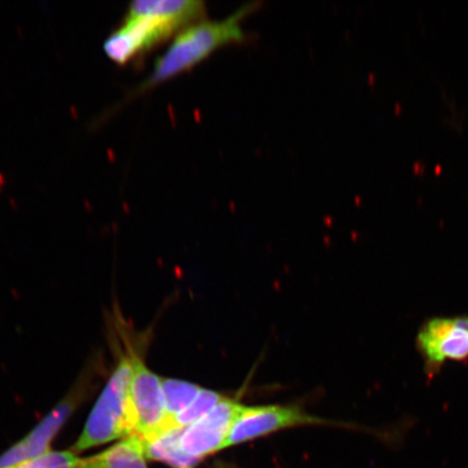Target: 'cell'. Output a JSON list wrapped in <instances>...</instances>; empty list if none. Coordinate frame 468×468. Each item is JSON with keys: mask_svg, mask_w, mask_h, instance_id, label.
Wrapping results in <instances>:
<instances>
[{"mask_svg": "<svg viewBox=\"0 0 468 468\" xmlns=\"http://www.w3.org/2000/svg\"><path fill=\"white\" fill-rule=\"evenodd\" d=\"M185 429H171L142 439L146 459L163 462L174 468H191L198 461L184 452L180 438Z\"/></svg>", "mask_w": 468, "mask_h": 468, "instance_id": "cell-9", "label": "cell"}, {"mask_svg": "<svg viewBox=\"0 0 468 468\" xmlns=\"http://www.w3.org/2000/svg\"><path fill=\"white\" fill-rule=\"evenodd\" d=\"M162 388L166 410V420L162 431H166L174 429V419L190 405L202 388L186 380L174 378H162Z\"/></svg>", "mask_w": 468, "mask_h": 468, "instance_id": "cell-10", "label": "cell"}, {"mask_svg": "<svg viewBox=\"0 0 468 468\" xmlns=\"http://www.w3.org/2000/svg\"><path fill=\"white\" fill-rule=\"evenodd\" d=\"M260 5L261 3H248L225 19H203L184 28L157 58L148 78L134 90L133 96L142 95L190 71L226 46L243 43L247 33L242 23Z\"/></svg>", "mask_w": 468, "mask_h": 468, "instance_id": "cell-2", "label": "cell"}, {"mask_svg": "<svg viewBox=\"0 0 468 468\" xmlns=\"http://www.w3.org/2000/svg\"><path fill=\"white\" fill-rule=\"evenodd\" d=\"M243 407L236 400L224 398L212 411L186 427L180 438L181 449L198 462L224 450L231 427Z\"/></svg>", "mask_w": 468, "mask_h": 468, "instance_id": "cell-7", "label": "cell"}, {"mask_svg": "<svg viewBox=\"0 0 468 468\" xmlns=\"http://www.w3.org/2000/svg\"><path fill=\"white\" fill-rule=\"evenodd\" d=\"M205 16L207 4L202 0H137L120 27L105 39V55L124 66Z\"/></svg>", "mask_w": 468, "mask_h": 468, "instance_id": "cell-1", "label": "cell"}, {"mask_svg": "<svg viewBox=\"0 0 468 468\" xmlns=\"http://www.w3.org/2000/svg\"><path fill=\"white\" fill-rule=\"evenodd\" d=\"M324 423L329 424L296 407H243L228 435L225 449L289 427Z\"/></svg>", "mask_w": 468, "mask_h": 468, "instance_id": "cell-5", "label": "cell"}, {"mask_svg": "<svg viewBox=\"0 0 468 468\" xmlns=\"http://www.w3.org/2000/svg\"><path fill=\"white\" fill-rule=\"evenodd\" d=\"M424 374L431 382L449 362H468V314L439 315L423 322L415 337Z\"/></svg>", "mask_w": 468, "mask_h": 468, "instance_id": "cell-4", "label": "cell"}, {"mask_svg": "<svg viewBox=\"0 0 468 468\" xmlns=\"http://www.w3.org/2000/svg\"><path fill=\"white\" fill-rule=\"evenodd\" d=\"M224 398L214 390L202 388L190 405L174 419V429H186V427L197 422L205 414L212 411Z\"/></svg>", "mask_w": 468, "mask_h": 468, "instance_id": "cell-11", "label": "cell"}, {"mask_svg": "<svg viewBox=\"0 0 468 468\" xmlns=\"http://www.w3.org/2000/svg\"><path fill=\"white\" fill-rule=\"evenodd\" d=\"M131 396L136 420L134 436L144 439L162 431L166 420L162 378L146 367L137 356H131Z\"/></svg>", "mask_w": 468, "mask_h": 468, "instance_id": "cell-6", "label": "cell"}, {"mask_svg": "<svg viewBox=\"0 0 468 468\" xmlns=\"http://www.w3.org/2000/svg\"><path fill=\"white\" fill-rule=\"evenodd\" d=\"M131 380V358L122 356L93 406L84 430L72 448L74 453L134 436L136 420Z\"/></svg>", "mask_w": 468, "mask_h": 468, "instance_id": "cell-3", "label": "cell"}, {"mask_svg": "<svg viewBox=\"0 0 468 468\" xmlns=\"http://www.w3.org/2000/svg\"><path fill=\"white\" fill-rule=\"evenodd\" d=\"M146 460L142 439L131 436L103 452L80 459L75 468H148Z\"/></svg>", "mask_w": 468, "mask_h": 468, "instance_id": "cell-8", "label": "cell"}, {"mask_svg": "<svg viewBox=\"0 0 468 468\" xmlns=\"http://www.w3.org/2000/svg\"><path fill=\"white\" fill-rule=\"evenodd\" d=\"M78 454L71 452H50L37 459L29 460L10 468H75L79 463Z\"/></svg>", "mask_w": 468, "mask_h": 468, "instance_id": "cell-12", "label": "cell"}]
</instances>
